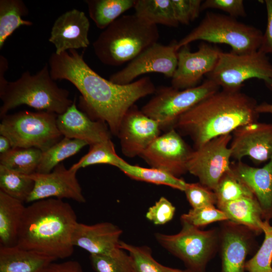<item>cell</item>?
Here are the masks:
<instances>
[{"mask_svg":"<svg viewBox=\"0 0 272 272\" xmlns=\"http://www.w3.org/2000/svg\"><path fill=\"white\" fill-rule=\"evenodd\" d=\"M136 1V0H135ZM135 0H86L89 15L97 28L104 30L133 8Z\"/></svg>","mask_w":272,"mask_h":272,"instance_id":"484cf974","label":"cell"},{"mask_svg":"<svg viewBox=\"0 0 272 272\" xmlns=\"http://www.w3.org/2000/svg\"><path fill=\"white\" fill-rule=\"evenodd\" d=\"M90 260L96 272H133L128 254L121 248L110 255H90Z\"/></svg>","mask_w":272,"mask_h":272,"instance_id":"8d00e7d4","label":"cell"},{"mask_svg":"<svg viewBox=\"0 0 272 272\" xmlns=\"http://www.w3.org/2000/svg\"><path fill=\"white\" fill-rule=\"evenodd\" d=\"M231 157L237 161L248 157L259 164L272 158V123L253 122L233 131Z\"/></svg>","mask_w":272,"mask_h":272,"instance_id":"ac0fdd59","label":"cell"},{"mask_svg":"<svg viewBox=\"0 0 272 272\" xmlns=\"http://www.w3.org/2000/svg\"><path fill=\"white\" fill-rule=\"evenodd\" d=\"M55 260L17 245L0 246V272H44Z\"/></svg>","mask_w":272,"mask_h":272,"instance_id":"603a6c76","label":"cell"},{"mask_svg":"<svg viewBox=\"0 0 272 272\" xmlns=\"http://www.w3.org/2000/svg\"><path fill=\"white\" fill-rule=\"evenodd\" d=\"M192 151L176 129L172 128L159 136L140 157L151 167L179 177L188 172Z\"/></svg>","mask_w":272,"mask_h":272,"instance_id":"4fadbf2b","label":"cell"},{"mask_svg":"<svg viewBox=\"0 0 272 272\" xmlns=\"http://www.w3.org/2000/svg\"><path fill=\"white\" fill-rule=\"evenodd\" d=\"M90 146L88 152L71 168L78 170L81 168L96 164H108L118 168L124 161L117 154L111 140Z\"/></svg>","mask_w":272,"mask_h":272,"instance_id":"d6a6232c","label":"cell"},{"mask_svg":"<svg viewBox=\"0 0 272 272\" xmlns=\"http://www.w3.org/2000/svg\"><path fill=\"white\" fill-rule=\"evenodd\" d=\"M77 171L71 168L67 169L60 163L49 173L35 172L29 175L34 182V186L26 202L54 197L85 202L86 199L76 177Z\"/></svg>","mask_w":272,"mask_h":272,"instance_id":"2e32d148","label":"cell"},{"mask_svg":"<svg viewBox=\"0 0 272 272\" xmlns=\"http://www.w3.org/2000/svg\"><path fill=\"white\" fill-rule=\"evenodd\" d=\"M42 151L35 148H12L1 154L0 165L20 173L31 175L36 172Z\"/></svg>","mask_w":272,"mask_h":272,"instance_id":"4dcf8cb0","label":"cell"},{"mask_svg":"<svg viewBox=\"0 0 272 272\" xmlns=\"http://www.w3.org/2000/svg\"><path fill=\"white\" fill-rule=\"evenodd\" d=\"M88 145L84 141L63 137L47 150L42 152L36 172H50L61 161L75 155Z\"/></svg>","mask_w":272,"mask_h":272,"instance_id":"f546056e","label":"cell"},{"mask_svg":"<svg viewBox=\"0 0 272 272\" xmlns=\"http://www.w3.org/2000/svg\"><path fill=\"white\" fill-rule=\"evenodd\" d=\"M12 148L10 141L4 135H0V153L3 154Z\"/></svg>","mask_w":272,"mask_h":272,"instance_id":"bcb514c9","label":"cell"},{"mask_svg":"<svg viewBox=\"0 0 272 272\" xmlns=\"http://www.w3.org/2000/svg\"><path fill=\"white\" fill-rule=\"evenodd\" d=\"M177 42L165 45L156 42L138 55L121 70L112 74L109 80L119 85L130 84L139 76L149 73H161L173 77L178 63Z\"/></svg>","mask_w":272,"mask_h":272,"instance_id":"7c38bea8","label":"cell"},{"mask_svg":"<svg viewBox=\"0 0 272 272\" xmlns=\"http://www.w3.org/2000/svg\"><path fill=\"white\" fill-rule=\"evenodd\" d=\"M44 272H84L80 263L75 260H68L61 263L52 262Z\"/></svg>","mask_w":272,"mask_h":272,"instance_id":"ee69618b","label":"cell"},{"mask_svg":"<svg viewBox=\"0 0 272 272\" xmlns=\"http://www.w3.org/2000/svg\"><path fill=\"white\" fill-rule=\"evenodd\" d=\"M214 191L217 197L216 205L244 197L254 196L231 169L223 175Z\"/></svg>","mask_w":272,"mask_h":272,"instance_id":"d590c367","label":"cell"},{"mask_svg":"<svg viewBox=\"0 0 272 272\" xmlns=\"http://www.w3.org/2000/svg\"><path fill=\"white\" fill-rule=\"evenodd\" d=\"M8 67L7 59L3 55L0 56V88L3 87L8 81L4 77L5 73Z\"/></svg>","mask_w":272,"mask_h":272,"instance_id":"f6af8a7d","label":"cell"},{"mask_svg":"<svg viewBox=\"0 0 272 272\" xmlns=\"http://www.w3.org/2000/svg\"><path fill=\"white\" fill-rule=\"evenodd\" d=\"M90 26L88 18L80 10L74 9L60 15L53 24L48 39L55 47L54 52L59 54L88 47Z\"/></svg>","mask_w":272,"mask_h":272,"instance_id":"d6986e66","label":"cell"},{"mask_svg":"<svg viewBox=\"0 0 272 272\" xmlns=\"http://www.w3.org/2000/svg\"><path fill=\"white\" fill-rule=\"evenodd\" d=\"M209 9L221 10L235 18L246 16L242 0H206L201 4V11Z\"/></svg>","mask_w":272,"mask_h":272,"instance_id":"b9f144b4","label":"cell"},{"mask_svg":"<svg viewBox=\"0 0 272 272\" xmlns=\"http://www.w3.org/2000/svg\"><path fill=\"white\" fill-rule=\"evenodd\" d=\"M219 89V86L208 79L199 85L184 90L161 87L156 89L155 95L141 110L157 121L161 130L166 132L175 128L182 114Z\"/></svg>","mask_w":272,"mask_h":272,"instance_id":"9c48e42d","label":"cell"},{"mask_svg":"<svg viewBox=\"0 0 272 272\" xmlns=\"http://www.w3.org/2000/svg\"><path fill=\"white\" fill-rule=\"evenodd\" d=\"M256 110L260 113H268L272 114V103L262 102L257 105Z\"/></svg>","mask_w":272,"mask_h":272,"instance_id":"7dc6e473","label":"cell"},{"mask_svg":"<svg viewBox=\"0 0 272 272\" xmlns=\"http://www.w3.org/2000/svg\"><path fill=\"white\" fill-rule=\"evenodd\" d=\"M135 14L149 23L177 27L171 0H136Z\"/></svg>","mask_w":272,"mask_h":272,"instance_id":"83f0119b","label":"cell"},{"mask_svg":"<svg viewBox=\"0 0 272 272\" xmlns=\"http://www.w3.org/2000/svg\"><path fill=\"white\" fill-rule=\"evenodd\" d=\"M207 77L224 90L240 91L245 81L256 78L272 91V64L267 54L258 50L243 54L221 51Z\"/></svg>","mask_w":272,"mask_h":272,"instance_id":"30bf717a","label":"cell"},{"mask_svg":"<svg viewBox=\"0 0 272 272\" xmlns=\"http://www.w3.org/2000/svg\"><path fill=\"white\" fill-rule=\"evenodd\" d=\"M217 206L226 215L229 221L248 228L256 235L262 233V211L254 196L240 198Z\"/></svg>","mask_w":272,"mask_h":272,"instance_id":"cb8c5ba5","label":"cell"},{"mask_svg":"<svg viewBox=\"0 0 272 272\" xmlns=\"http://www.w3.org/2000/svg\"><path fill=\"white\" fill-rule=\"evenodd\" d=\"M176 20L179 24L188 25L198 18L202 1L171 0Z\"/></svg>","mask_w":272,"mask_h":272,"instance_id":"ab89813d","label":"cell"},{"mask_svg":"<svg viewBox=\"0 0 272 272\" xmlns=\"http://www.w3.org/2000/svg\"><path fill=\"white\" fill-rule=\"evenodd\" d=\"M119 246L128 252L133 272H178L179 269L157 262L147 246H136L120 241Z\"/></svg>","mask_w":272,"mask_h":272,"instance_id":"836d02e7","label":"cell"},{"mask_svg":"<svg viewBox=\"0 0 272 272\" xmlns=\"http://www.w3.org/2000/svg\"><path fill=\"white\" fill-rule=\"evenodd\" d=\"M263 33L256 27L245 24L230 16L207 12L199 25L180 41L176 49L190 43L202 40L224 43L232 48L231 52L243 54L257 51Z\"/></svg>","mask_w":272,"mask_h":272,"instance_id":"8992f818","label":"cell"},{"mask_svg":"<svg viewBox=\"0 0 272 272\" xmlns=\"http://www.w3.org/2000/svg\"><path fill=\"white\" fill-rule=\"evenodd\" d=\"M48 63L54 80H67L80 92V110L92 119L105 122L115 136L128 110L138 100L156 90L149 77L126 85L107 80L89 66L83 53L75 49L52 53Z\"/></svg>","mask_w":272,"mask_h":272,"instance_id":"6da1fadb","label":"cell"},{"mask_svg":"<svg viewBox=\"0 0 272 272\" xmlns=\"http://www.w3.org/2000/svg\"><path fill=\"white\" fill-rule=\"evenodd\" d=\"M221 51L206 42L201 43L193 52L189 44L182 46L178 51L177 66L171 78V86L184 90L198 86L203 76L214 69Z\"/></svg>","mask_w":272,"mask_h":272,"instance_id":"5bb4252c","label":"cell"},{"mask_svg":"<svg viewBox=\"0 0 272 272\" xmlns=\"http://www.w3.org/2000/svg\"><path fill=\"white\" fill-rule=\"evenodd\" d=\"M184 192L192 208L215 206L217 203L215 192L199 182L187 183Z\"/></svg>","mask_w":272,"mask_h":272,"instance_id":"f35d334b","label":"cell"},{"mask_svg":"<svg viewBox=\"0 0 272 272\" xmlns=\"http://www.w3.org/2000/svg\"><path fill=\"white\" fill-rule=\"evenodd\" d=\"M234 175L251 191L260 207L263 221L272 219V158L261 168L241 161L231 164Z\"/></svg>","mask_w":272,"mask_h":272,"instance_id":"7402d4cb","label":"cell"},{"mask_svg":"<svg viewBox=\"0 0 272 272\" xmlns=\"http://www.w3.org/2000/svg\"><path fill=\"white\" fill-rule=\"evenodd\" d=\"M34 182L29 175L8 169L0 165V190L23 202L31 193Z\"/></svg>","mask_w":272,"mask_h":272,"instance_id":"1f68e13d","label":"cell"},{"mask_svg":"<svg viewBox=\"0 0 272 272\" xmlns=\"http://www.w3.org/2000/svg\"><path fill=\"white\" fill-rule=\"evenodd\" d=\"M78 221L72 207L62 199L49 198L26 207L17 245L55 260L71 256L72 235Z\"/></svg>","mask_w":272,"mask_h":272,"instance_id":"3957f363","label":"cell"},{"mask_svg":"<svg viewBox=\"0 0 272 272\" xmlns=\"http://www.w3.org/2000/svg\"><path fill=\"white\" fill-rule=\"evenodd\" d=\"M0 98L1 118L21 105L59 115L74 102L69 91L59 87L51 77L48 63L35 74L27 71L17 80L8 81L0 88Z\"/></svg>","mask_w":272,"mask_h":272,"instance_id":"5b68a950","label":"cell"},{"mask_svg":"<svg viewBox=\"0 0 272 272\" xmlns=\"http://www.w3.org/2000/svg\"><path fill=\"white\" fill-rule=\"evenodd\" d=\"M271 272H272V271H271Z\"/></svg>","mask_w":272,"mask_h":272,"instance_id":"681fc988","label":"cell"},{"mask_svg":"<svg viewBox=\"0 0 272 272\" xmlns=\"http://www.w3.org/2000/svg\"><path fill=\"white\" fill-rule=\"evenodd\" d=\"M28 13L29 10L22 0L0 1V49L17 29L33 25L32 22L23 19Z\"/></svg>","mask_w":272,"mask_h":272,"instance_id":"4316f807","label":"cell"},{"mask_svg":"<svg viewBox=\"0 0 272 272\" xmlns=\"http://www.w3.org/2000/svg\"><path fill=\"white\" fill-rule=\"evenodd\" d=\"M118 168L131 179L166 185L182 191H184L187 184L183 179L163 170L153 167L149 168L131 165L125 161Z\"/></svg>","mask_w":272,"mask_h":272,"instance_id":"f1b7e54d","label":"cell"},{"mask_svg":"<svg viewBox=\"0 0 272 272\" xmlns=\"http://www.w3.org/2000/svg\"><path fill=\"white\" fill-rule=\"evenodd\" d=\"M261 227L264 237L257 252L245 263L247 272H271L272 271V226L269 221H263Z\"/></svg>","mask_w":272,"mask_h":272,"instance_id":"e575fe53","label":"cell"},{"mask_svg":"<svg viewBox=\"0 0 272 272\" xmlns=\"http://www.w3.org/2000/svg\"><path fill=\"white\" fill-rule=\"evenodd\" d=\"M232 136L224 134L192 150L187 163V171L197 177L199 182L213 191L223 175L230 170Z\"/></svg>","mask_w":272,"mask_h":272,"instance_id":"8fae6325","label":"cell"},{"mask_svg":"<svg viewBox=\"0 0 272 272\" xmlns=\"http://www.w3.org/2000/svg\"><path fill=\"white\" fill-rule=\"evenodd\" d=\"M178 272H193V271H192L187 269H185V270L179 269Z\"/></svg>","mask_w":272,"mask_h":272,"instance_id":"c3c4849f","label":"cell"},{"mask_svg":"<svg viewBox=\"0 0 272 272\" xmlns=\"http://www.w3.org/2000/svg\"><path fill=\"white\" fill-rule=\"evenodd\" d=\"M57 125L63 137L84 141L90 146L111 140L107 124L92 119L80 110L76 98L64 113L58 115Z\"/></svg>","mask_w":272,"mask_h":272,"instance_id":"ffe728a7","label":"cell"},{"mask_svg":"<svg viewBox=\"0 0 272 272\" xmlns=\"http://www.w3.org/2000/svg\"><path fill=\"white\" fill-rule=\"evenodd\" d=\"M175 208L166 197L162 196L148 209L146 218L156 225H164L173 218Z\"/></svg>","mask_w":272,"mask_h":272,"instance_id":"60d3db41","label":"cell"},{"mask_svg":"<svg viewBox=\"0 0 272 272\" xmlns=\"http://www.w3.org/2000/svg\"><path fill=\"white\" fill-rule=\"evenodd\" d=\"M122 230L110 222L87 225L78 222L72 235L74 246L79 247L90 255H110L120 248Z\"/></svg>","mask_w":272,"mask_h":272,"instance_id":"44dd1931","label":"cell"},{"mask_svg":"<svg viewBox=\"0 0 272 272\" xmlns=\"http://www.w3.org/2000/svg\"><path fill=\"white\" fill-rule=\"evenodd\" d=\"M219 232L221 272H245L246 258L254 247L256 235L229 220L221 222Z\"/></svg>","mask_w":272,"mask_h":272,"instance_id":"e0dca14e","label":"cell"},{"mask_svg":"<svg viewBox=\"0 0 272 272\" xmlns=\"http://www.w3.org/2000/svg\"><path fill=\"white\" fill-rule=\"evenodd\" d=\"M23 203L0 190V246L17 245L26 208Z\"/></svg>","mask_w":272,"mask_h":272,"instance_id":"d4e9b609","label":"cell"},{"mask_svg":"<svg viewBox=\"0 0 272 272\" xmlns=\"http://www.w3.org/2000/svg\"><path fill=\"white\" fill-rule=\"evenodd\" d=\"M182 229L176 234L156 233L157 241L193 272H206L207 266L219 249V229L201 230L181 222Z\"/></svg>","mask_w":272,"mask_h":272,"instance_id":"ba28073f","label":"cell"},{"mask_svg":"<svg viewBox=\"0 0 272 272\" xmlns=\"http://www.w3.org/2000/svg\"><path fill=\"white\" fill-rule=\"evenodd\" d=\"M257 105L254 98L241 91H218L182 114L175 128L188 135L196 149L213 139L257 122Z\"/></svg>","mask_w":272,"mask_h":272,"instance_id":"7a4b0ae2","label":"cell"},{"mask_svg":"<svg viewBox=\"0 0 272 272\" xmlns=\"http://www.w3.org/2000/svg\"><path fill=\"white\" fill-rule=\"evenodd\" d=\"M267 12V24L258 50L267 54L272 53V0L264 1Z\"/></svg>","mask_w":272,"mask_h":272,"instance_id":"7bdbcfd3","label":"cell"},{"mask_svg":"<svg viewBox=\"0 0 272 272\" xmlns=\"http://www.w3.org/2000/svg\"><path fill=\"white\" fill-rule=\"evenodd\" d=\"M157 25L136 14L121 16L100 34L93 43L94 53L103 64L118 66L129 62L157 42Z\"/></svg>","mask_w":272,"mask_h":272,"instance_id":"277c9868","label":"cell"},{"mask_svg":"<svg viewBox=\"0 0 272 272\" xmlns=\"http://www.w3.org/2000/svg\"><path fill=\"white\" fill-rule=\"evenodd\" d=\"M57 116L45 111L6 114L1 118L0 134L9 140L12 148H35L44 152L63 138L57 125Z\"/></svg>","mask_w":272,"mask_h":272,"instance_id":"52a82bcc","label":"cell"},{"mask_svg":"<svg viewBox=\"0 0 272 272\" xmlns=\"http://www.w3.org/2000/svg\"><path fill=\"white\" fill-rule=\"evenodd\" d=\"M228 220L226 215L215 206L192 208L181 215V222H184L198 228L216 222Z\"/></svg>","mask_w":272,"mask_h":272,"instance_id":"74e56055","label":"cell"},{"mask_svg":"<svg viewBox=\"0 0 272 272\" xmlns=\"http://www.w3.org/2000/svg\"><path fill=\"white\" fill-rule=\"evenodd\" d=\"M161 131L157 121L133 105L123 116L117 135L122 153L129 158L140 156L161 135Z\"/></svg>","mask_w":272,"mask_h":272,"instance_id":"9a60e30c","label":"cell"}]
</instances>
